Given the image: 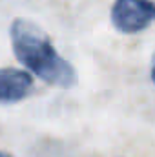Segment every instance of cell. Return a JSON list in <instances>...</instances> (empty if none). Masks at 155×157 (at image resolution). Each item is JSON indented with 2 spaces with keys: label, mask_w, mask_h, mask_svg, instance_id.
I'll use <instances>...</instances> for the list:
<instances>
[{
  "label": "cell",
  "mask_w": 155,
  "mask_h": 157,
  "mask_svg": "<svg viewBox=\"0 0 155 157\" xmlns=\"http://www.w3.org/2000/svg\"><path fill=\"white\" fill-rule=\"evenodd\" d=\"M11 44L17 59L40 80L57 88L77 84L75 68L60 57L49 35L28 18H15L11 24Z\"/></svg>",
  "instance_id": "6da1fadb"
},
{
  "label": "cell",
  "mask_w": 155,
  "mask_h": 157,
  "mask_svg": "<svg viewBox=\"0 0 155 157\" xmlns=\"http://www.w3.org/2000/svg\"><path fill=\"white\" fill-rule=\"evenodd\" d=\"M112 22L117 31L131 35L155 22V0H115Z\"/></svg>",
  "instance_id": "7a4b0ae2"
},
{
  "label": "cell",
  "mask_w": 155,
  "mask_h": 157,
  "mask_svg": "<svg viewBox=\"0 0 155 157\" xmlns=\"http://www.w3.org/2000/svg\"><path fill=\"white\" fill-rule=\"evenodd\" d=\"M152 78L155 82V55H153V64H152Z\"/></svg>",
  "instance_id": "277c9868"
},
{
  "label": "cell",
  "mask_w": 155,
  "mask_h": 157,
  "mask_svg": "<svg viewBox=\"0 0 155 157\" xmlns=\"http://www.w3.org/2000/svg\"><path fill=\"white\" fill-rule=\"evenodd\" d=\"M29 73L17 68H0V102H18L31 93Z\"/></svg>",
  "instance_id": "3957f363"
},
{
  "label": "cell",
  "mask_w": 155,
  "mask_h": 157,
  "mask_svg": "<svg viewBox=\"0 0 155 157\" xmlns=\"http://www.w3.org/2000/svg\"><path fill=\"white\" fill-rule=\"evenodd\" d=\"M0 157H13V155H9L7 152H2V150H0Z\"/></svg>",
  "instance_id": "5b68a950"
}]
</instances>
